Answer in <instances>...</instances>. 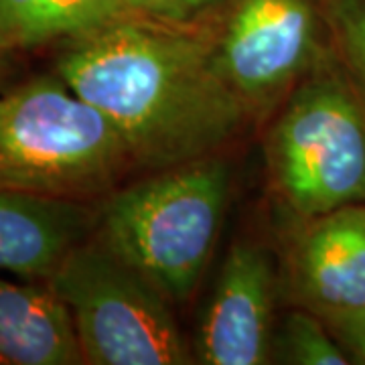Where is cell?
Instances as JSON below:
<instances>
[{
    "label": "cell",
    "mask_w": 365,
    "mask_h": 365,
    "mask_svg": "<svg viewBox=\"0 0 365 365\" xmlns=\"http://www.w3.org/2000/svg\"><path fill=\"white\" fill-rule=\"evenodd\" d=\"M63 45L57 76L116 126L134 167L155 173L213 157L246 122L248 106L203 23L126 14Z\"/></svg>",
    "instance_id": "1"
},
{
    "label": "cell",
    "mask_w": 365,
    "mask_h": 365,
    "mask_svg": "<svg viewBox=\"0 0 365 365\" xmlns=\"http://www.w3.org/2000/svg\"><path fill=\"white\" fill-rule=\"evenodd\" d=\"M230 197V167L199 158L112 191L96 237L170 300H187L207 268Z\"/></svg>",
    "instance_id": "2"
},
{
    "label": "cell",
    "mask_w": 365,
    "mask_h": 365,
    "mask_svg": "<svg viewBox=\"0 0 365 365\" xmlns=\"http://www.w3.org/2000/svg\"><path fill=\"white\" fill-rule=\"evenodd\" d=\"M130 169L116 126L59 76L0 90V187L90 201Z\"/></svg>",
    "instance_id": "3"
},
{
    "label": "cell",
    "mask_w": 365,
    "mask_h": 365,
    "mask_svg": "<svg viewBox=\"0 0 365 365\" xmlns=\"http://www.w3.org/2000/svg\"><path fill=\"white\" fill-rule=\"evenodd\" d=\"M266 163L300 222L365 203V102L333 55L288 98L268 134Z\"/></svg>",
    "instance_id": "4"
},
{
    "label": "cell",
    "mask_w": 365,
    "mask_h": 365,
    "mask_svg": "<svg viewBox=\"0 0 365 365\" xmlns=\"http://www.w3.org/2000/svg\"><path fill=\"white\" fill-rule=\"evenodd\" d=\"M67 304L90 365H187L170 300L93 237L71 250L49 278Z\"/></svg>",
    "instance_id": "5"
},
{
    "label": "cell",
    "mask_w": 365,
    "mask_h": 365,
    "mask_svg": "<svg viewBox=\"0 0 365 365\" xmlns=\"http://www.w3.org/2000/svg\"><path fill=\"white\" fill-rule=\"evenodd\" d=\"M217 14V63L248 110L276 102L331 55L325 0H227Z\"/></svg>",
    "instance_id": "6"
},
{
    "label": "cell",
    "mask_w": 365,
    "mask_h": 365,
    "mask_svg": "<svg viewBox=\"0 0 365 365\" xmlns=\"http://www.w3.org/2000/svg\"><path fill=\"white\" fill-rule=\"evenodd\" d=\"M274 268L266 250L237 242L227 252L199 327L195 361L262 365L272 357Z\"/></svg>",
    "instance_id": "7"
},
{
    "label": "cell",
    "mask_w": 365,
    "mask_h": 365,
    "mask_svg": "<svg viewBox=\"0 0 365 365\" xmlns=\"http://www.w3.org/2000/svg\"><path fill=\"white\" fill-rule=\"evenodd\" d=\"M290 297L325 323L365 309V203L302 222L288 256Z\"/></svg>",
    "instance_id": "8"
},
{
    "label": "cell",
    "mask_w": 365,
    "mask_h": 365,
    "mask_svg": "<svg viewBox=\"0 0 365 365\" xmlns=\"http://www.w3.org/2000/svg\"><path fill=\"white\" fill-rule=\"evenodd\" d=\"M100 209L0 187V274L49 280L71 250L90 240Z\"/></svg>",
    "instance_id": "9"
},
{
    "label": "cell",
    "mask_w": 365,
    "mask_h": 365,
    "mask_svg": "<svg viewBox=\"0 0 365 365\" xmlns=\"http://www.w3.org/2000/svg\"><path fill=\"white\" fill-rule=\"evenodd\" d=\"M73 319L49 280L0 274V365H79Z\"/></svg>",
    "instance_id": "10"
},
{
    "label": "cell",
    "mask_w": 365,
    "mask_h": 365,
    "mask_svg": "<svg viewBox=\"0 0 365 365\" xmlns=\"http://www.w3.org/2000/svg\"><path fill=\"white\" fill-rule=\"evenodd\" d=\"M126 14L124 0H0V53L67 43Z\"/></svg>",
    "instance_id": "11"
},
{
    "label": "cell",
    "mask_w": 365,
    "mask_h": 365,
    "mask_svg": "<svg viewBox=\"0 0 365 365\" xmlns=\"http://www.w3.org/2000/svg\"><path fill=\"white\" fill-rule=\"evenodd\" d=\"M272 357L280 364L294 365L351 364L325 321L300 307L274 327Z\"/></svg>",
    "instance_id": "12"
},
{
    "label": "cell",
    "mask_w": 365,
    "mask_h": 365,
    "mask_svg": "<svg viewBox=\"0 0 365 365\" xmlns=\"http://www.w3.org/2000/svg\"><path fill=\"white\" fill-rule=\"evenodd\" d=\"M331 55L365 102V0H325Z\"/></svg>",
    "instance_id": "13"
},
{
    "label": "cell",
    "mask_w": 365,
    "mask_h": 365,
    "mask_svg": "<svg viewBox=\"0 0 365 365\" xmlns=\"http://www.w3.org/2000/svg\"><path fill=\"white\" fill-rule=\"evenodd\" d=\"M130 14L175 23L201 25L205 19L217 14L227 0H124Z\"/></svg>",
    "instance_id": "14"
},
{
    "label": "cell",
    "mask_w": 365,
    "mask_h": 365,
    "mask_svg": "<svg viewBox=\"0 0 365 365\" xmlns=\"http://www.w3.org/2000/svg\"><path fill=\"white\" fill-rule=\"evenodd\" d=\"M327 325L345 349L351 364L365 365V309L349 317L331 321Z\"/></svg>",
    "instance_id": "15"
},
{
    "label": "cell",
    "mask_w": 365,
    "mask_h": 365,
    "mask_svg": "<svg viewBox=\"0 0 365 365\" xmlns=\"http://www.w3.org/2000/svg\"><path fill=\"white\" fill-rule=\"evenodd\" d=\"M4 73H6V59H4V55L0 53V90L4 88Z\"/></svg>",
    "instance_id": "16"
}]
</instances>
